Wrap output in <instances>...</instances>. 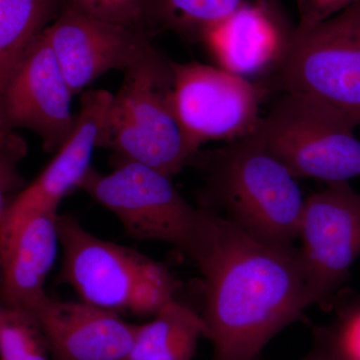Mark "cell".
Here are the masks:
<instances>
[{"mask_svg":"<svg viewBox=\"0 0 360 360\" xmlns=\"http://www.w3.org/2000/svg\"><path fill=\"white\" fill-rule=\"evenodd\" d=\"M196 265L212 360H262L267 343L314 304L300 248L267 245L219 215Z\"/></svg>","mask_w":360,"mask_h":360,"instance_id":"cell-1","label":"cell"},{"mask_svg":"<svg viewBox=\"0 0 360 360\" xmlns=\"http://www.w3.org/2000/svg\"><path fill=\"white\" fill-rule=\"evenodd\" d=\"M200 207L270 245L295 248L305 200L297 179L255 135L198 151Z\"/></svg>","mask_w":360,"mask_h":360,"instance_id":"cell-2","label":"cell"},{"mask_svg":"<svg viewBox=\"0 0 360 360\" xmlns=\"http://www.w3.org/2000/svg\"><path fill=\"white\" fill-rule=\"evenodd\" d=\"M172 61L155 49L124 71L97 148L110 149L113 162L141 163L167 176L189 167L200 150L189 141L175 115Z\"/></svg>","mask_w":360,"mask_h":360,"instance_id":"cell-3","label":"cell"},{"mask_svg":"<svg viewBox=\"0 0 360 360\" xmlns=\"http://www.w3.org/2000/svg\"><path fill=\"white\" fill-rule=\"evenodd\" d=\"M63 262L58 283L82 302L115 314L155 316L175 300L179 283L168 267L139 251L96 238L71 214L56 217Z\"/></svg>","mask_w":360,"mask_h":360,"instance_id":"cell-4","label":"cell"},{"mask_svg":"<svg viewBox=\"0 0 360 360\" xmlns=\"http://www.w3.org/2000/svg\"><path fill=\"white\" fill-rule=\"evenodd\" d=\"M113 167L108 174L90 167L79 189L115 214L129 238L169 243L198 264L214 238L217 214L187 202L172 177L153 168L130 161Z\"/></svg>","mask_w":360,"mask_h":360,"instance_id":"cell-5","label":"cell"},{"mask_svg":"<svg viewBox=\"0 0 360 360\" xmlns=\"http://www.w3.org/2000/svg\"><path fill=\"white\" fill-rule=\"evenodd\" d=\"M267 85L328 106L360 127V2L309 30L295 27Z\"/></svg>","mask_w":360,"mask_h":360,"instance_id":"cell-6","label":"cell"},{"mask_svg":"<svg viewBox=\"0 0 360 360\" xmlns=\"http://www.w3.org/2000/svg\"><path fill=\"white\" fill-rule=\"evenodd\" d=\"M355 127L328 106L284 94L262 116L253 135L296 179L329 184L360 177Z\"/></svg>","mask_w":360,"mask_h":360,"instance_id":"cell-7","label":"cell"},{"mask_svg":"<svg viewBox=\"0 0 360 360\" xmlns=\"http://www.w3.org/2000/svg\"><path fill=\"white\" fill-rule=\"evenodd\" d=\"M175 115L198 148L207 141L231 142L257 132L270 89L219 66L172 61Z\"/></svg>","mask_w":360,"mask_h":360,"instance_id":"cell-8","label":"cell"},{"mask_svg":"<svg viewBox=\"0 0 360 360\" xmlns=\"http://www.w3.org/2000/svg\"><path fill=\"white\" fill-rule=\"evenodd\" d=\"M300 239L312 303L331 307L360 257V194L348 182L312 193L305 200Z\"/></svg>","mask_w":360,"mask_h":360,"instance_id":"cell-9","label":"cell"},{"mask_svg":"<svg viewBox=\"0 0 360 360\" xmlns=\"http://www.w3.org/2000/svg\"><path fill=\"white\" fill-rule=\"evenodd\" d=\"M72 96L44 33L1 90L0 134L30 129L39 135L45 153H58L77 125Z\"/></svg>","mask_w":360,"mask_h":360,"instance_id":"cell-10","label":"cell"},{"mask_svg":"<svg viewBox=\"0 0 360 360\" xmlns=\"http://www.w3.org/2000/svg\"><path fill=\"white\" fill-rule=\"evenodd\" d=\"M44 35L73 96L108 71H127L155 49L151 44L155 33L148 28L101 22L66 0Z\"/></svg>","mask_w":360,"mask_h":360,"instance_id":"cell-11","label":"cell"},{"mask_svg":"<svg viewBox=\"0 0 360 360\" xmlns=\"http://www.w3.org/2000/svg\"><path fill=\"white\" fill-rule=\"evenodd\" d=\"M112 97L103 89L82 94L75 130L39 176L20 191L1 215L0 238H6L33 213H58L60 201L79 188L91 167L90 160Z\"/></svg>","mask_w":360,"mask_h":360,"instance_id":"cell-12","label":"cell"},{"mask_svg":"<svg viewBox=\"0 0 360 360\" xmlns=\"http://www.w3.org/2000/svg\"><path fill=\"white\" fill-rule=\"evenodd\" d=\"M30 311L39 321L52 360H127L134 347L137 326L82 300L46 296Z\"/></svg>","mask_w":360,"mask_h":360,"instance_id":"cell-13","label":"cell"},{"mask_svg":"<svg viewBox=\"0 0 360 360\" xmlns=\"http://www.w3.org/2000/svg\"><path fill=\"white\" fill-rule=\"evenodd\" d=\"M295 28L283 9L248 7L213 28L201 44L219 68L267 86L283 65Z\"/></svg>","mask_w":360,"mask_h":360,"instance_id":"cell-14","label":"cell"},{"mask_svg":"<svg viewBox=\"0 0 360 360\" xmlns=\"http://www.w3.org/2000/svg\"><path fill=\"white\" fill-rule=\"evenodd\" d=\"M58 213H33L1 245V307L32 310L46 296L44 283L58 253Z\"/></svg>","mask_w":360,"mask_h":360,"instance_id":"cell-15","label":"cell"},{"mask_svg":"<svg viewBox=\"0 0 360 360\" xmlns=\"http://www.w3.org/2000/svg\"><path fill=\"white\" fill-rule=\"evenodd\" d=\"M205 335L201 314L188 305L172 300L153 321L137 326L127 360H193L198 340Z\"/></svg>","mask_w":360,"mask_h":360,"instance_id":"cell-16","label":"cell"},{"mask_svg":"<svg viewBox=\"0 0 360 360\" xmlns=\"http://www.w3.org/2000/svg\"><path fill=\"white\" fill-rule=\"evenodd\" d=\"M255 6L283 9L279 0H146V22L155 34L169 30L188 42H202L227 18Z\"/></svg>","mask_w":360,"mask_h":360,"instance_id":"cell-17","label":"cell"},{"mask_svg":"<svg viewBox=\"0 0 360 360\" xmlns=\"http://www.w3.org/2000/svg\"><path fill=\"white\" fill-rule=\"evenodd\" d=\"M61 0H0V90L60 13Z\"/></svg>","mask_w":360,"mask_h":360,"instance_id":"cell-18","label":"cell"},{"mask_svg":"<svg viewBox=\"0 0 360 360\" xmlns=\"http://www.w3.org/2000/svg\"><path fill=\"white\" fill-rule=\"evenodd\" d=\"M0 360H52L46 338L30 310L1 307Z\"/></svg>","mask_w":360,"mask_h":360,"instance_id":"cell-19","label":"cell"},{"mask_svg":"<svg viewBox=\"0 0 360 360\" xmlns=\"http://www.w3.org/2000/svg\"><path fill=\"white\" fill-rule=\"evenodd\" d=\"M331 323L314 329V342L336 360H360V293L340 291L331 307Z\"/></svg>","mask_w":360,"mask_h":360,"instance_id":"cell-20","label":"cell"},{"mask_svg":"<svg viewBox=\"0 0 360 360\" xmlns=\"http://www.w3.org/2000/svg\"><path fill=\"white\" fill-rule=\"evenodd\" d=\"M80 13L101 22L146 27V0H66Z\"/></svg>","mask_w":360,"mask_h":360,"instance_id":"cell-21","label":"cell"},{"mask_svg":"<svg viewBox=\"0 0 360 360\" xmlns=\"http://www.w3.org/2000/svg\"><path fill=\"white\" fill-rule=\"evenodd\" d=\"M0 146H1V169H0V198L1 210L0 214H4L8 210L14 198L13 193H16L21 186V179L16 174V163L25 155V141L14 134V131L0 134Z\"/></svg>","mask_w":360,"mask_h":360,"instance_id":"cell-22","label":"cell"},{"mask_svg":"<svg viewBox=\"0 0 360 360\" xmlns=\"http://www.w3.org/2000/svg\"><path fill=\"white\" fill-rule=\"evenodd\" d=\"M300 21L297 30H309L333 18L360 0H296Z\"/></svg>","mask_w":360,"mask_h":360,"instance_id":"cell-23","label":"cell"},{"mask_svg":"<svg viewBox=\"0 0 360 360\" xmlns=\"http://www.w3.org/2000/svg\"><path fill=\"white\" fill-rule=\"evenodd\" d=\"M300 360H336L326 348L321 347V345H317L314 342V348L309 354L305 355L303 359Z\"/></svg>","mask_w":360,"mask_h":360,"instance_id":"cell-24","label":"cell"}]
</instances>
